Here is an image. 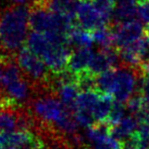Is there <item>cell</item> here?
Masks as SVG:
<instances>
[{"label":"cell","mask_w":149,"mask_h":149,"mask_svg":"<svg viewBox=\"0 0 149 149\" xmlns=\"http://www.w3.org/2000/svg\"><path fill=\"white\" fill-rule=\"evenodd\" d=\"M0 149H13V148H5V147H1V146H0Z\"/></svg>","instance_id":"603a6c76"},{"label":"cell","mask_w":149,"mask_h":149,"mask_svg":"<svg viewBox=\"0 0 149 149\" xmlns=\"http://www.w3.org/2000/svg\"><path fill=\"white\" fill-rule=\"evenodd\" d=\"M125 111H126V107L124 106V103L114 101L112 109L109 113L107 122H106V125H108L109 127H112L114 125L118 124L125 118Z\"/></svg>","instance_id":"9a60e30c"},{"label":"cell","mask_w":149,"mask_h":149,"mask_svg":"<svg viewBox=\"0 0 149 149\" xmlns=\"http://www.w3.org/2000/svg\"><path fill=\"white\" fill-rule=\"evenodd\" d=\"M13 1V4H19V5H26L28 2H30V1H32L33 2L34 0H11Z\"/></svg>","instance_id":"7402d4cb"},{"label":"cell","mask_w":149,"mask_h":149,"mask_svg":"<svg viewBox=\"0 0 149 149\" xmlns=\"http://www.w3.org/2000/svg\"><path fill=\"white\" fill-rule=\"evenodd\" d=\"M74 17L77 26L90 32L107 25L96 9L92 0H78Z\"/></svg>","instance_id":"8992f818"},{"label":"cell","mask_w":149,"mask_h":149,"mask_svg":"<svg viewBox=\"0 0 149 149\" xmlns=\"http://www.w3.org/2000/svg\"><path fill=\"white\" fill-rule=\"evenodd\" d=\"M93 54L91 48H76L70 53L68 70L76 76L88 72Z\"/></svg>","instance_id":"ba28073f"},{"label":"cell","mask_w":149,"mask_h":149,"mask_svg":"<svg viewBox=\"0 0 149 149\" xmlns=\"http://www.w3.org/2000/svg\"><path fill=\"white\" fill-rule=\"evenodd\" d=\"M46 3L47 6L54 13L74 17L78 1L77 0H46Z\"/></svg>","instance_id":"5bb4252c"},{"label":"cell","mask_w":149,"mask_h":149,"mask_svg":"<svg viewBox=\"0 0 149 149\" xmlns=\"http://www.w3.org/2000/svg\"><path fill=\"white\" fill-rule=\"evenodd\" d=\"M139 89H140L141 93H142L145 107L149 110V77L142 74V77H141L140 80V87H139Z\"/></svg>","instance_id":"ac0fdd59"},{"label":"cell","mask_w":149,"mask_h":149,"mask_svg":"<svg viewBox=\"0 0 149 149\" xmlns=\"http://www.w3.org/2000/svg\"><path fill=\"white\" fill-rule=\"evenodd\" d=\"M137 15L146 27H149V0H137Z\"/></svg>","instance_id":"2e32d148"},{"label":"cell","mask_w":149,"mask_h":149,"mask_svg":"<svg viewBox=\"0 0 149 149\" xmlns=\"http://www.w3.org/2000/svg\"><path fill=\"white\" fill-rule=\"evenodd\" d=\"M87 129L88 149H120V144L111 136L108 125L96 124Z\"/></svg>","instance_id":"52a82bcc"},{"label":"cell","mask_w":149,"mask_h":149,"mask_svg":"<svg viewBox=\"0 0 149 149\" xmlns=\"http://www.w3.org/2000/svg\"><path fill=\"white\" fill-rule=\"evenodd\" d=\"M27 47L42 58L53 74L68 70L72 50L66 36L47 35L33 31L29 34Z\"/></svg>","instance_id":"6da1fadb"},{"label":"cell","mask_w":149,"mask_h":149,"mask_svg":"<svg viewBox=\"0 0 149 149\" xmlns=\"http://www.w3.org/2000/svg\"><path fill=\"white\" fill-rule=\"evenodd\" d=\"M19 108H0V133L17 131Z\"/></svg>","instance_id":"7c38bea8"},{"label":"cell","mask_w":149,"mask_h":149,"mask_svg":"<svg viewBox=\"0 0 149 149\" xmlns=\"http://www.w3.org/2000/svg\"><path fill=\"white\" fill-rule=\"evenodd\" d=\"M30 8L15 4L0 13V50L11 54L25 46L29 37Z\"/></svg>","instance_id":"7a4b0ae2"},{"label":"cell","mask_w":149,"mask_h":149,"mask_svg":"<svg viewBox=\"0 0 149 149\" xmlns=\"http://www.w3.org/2000/svg\"><path fill=\"white\" fill-rule=\"evenodd\" d=\"M114 47L116 49L125 47L139 40L145 33L147 27L141 21L133 19L126 23L112 25Z\"/></svg>","instance_id":"5b68a950"},{"label":"cell","mask_w":149,"mask_h":149,"mask_svg":"<svg viewBox=\"0 0 149 149\" xmlns=\"http://www.w3.org/2000/svg\"><path fill=\"white\" fill-rule=\"evenodd\" d=\"M39 124L40 131H48L54 133V127L70 110L62 104L57 96L51 92L44 93L30 101L28 106Z\"/></svg>","instance_id":"3957f363"},{"label":"cell","mask_w":149,"mask_h":149,"mask_svg":"<svg viewBox=\"0 0 149 149\" xmlns=\"http://www.w3.org/2000/svg\"><path fill=\"white\" fill-rule=\"evenodd\" d=\"M137 15V0H116L112 22L113 25L135 19Z\"/></svg>","instance_id":"9c48e42d"},{"label":"cell","mask_w":149,"mask_h":149,"mask_svg":"<svg viewBox=\"0 0 149 149\" xmlns=\"http://www.w3.org/2000/svg\"><path fill=\"white\" fill-rule=\"evenodd\" d=\"M138 127V120L135 116H125L118 124L110 127V134L116 141H120L134 134Z\"/></svg>","instance_id":"30bf717a"},{"label":"cell","mask_w":149,"mask_h":149,"mask_svg":"<svg viewBox=\"0 0 149 149\" xmlns=\"http://www.w3.org/2000/svg\"><path fill=\"white\" fill-rule=\"evenodd\" d=\"M70 46L76 48H91L94 44L92 32L87 31L79 26H74L68 34Z\"/></svg>","instance_id":"8fae6325"},{"label":"cell","mask_w":149,"mask_h":149,"mask_svg":"<svg viewBox=\"0 0 149 149\" xmlns=\"http://www.w3.org/2000/svg\"><path fill=\"white\" fill-rule=\"evenodd\" d=\"M94 43L97 44L100 49H106V48L114 47L113 41V32L112 28L109 25L102 26L92 31Z\"/></svg>","instance_id":"4fadbf2b"},{"label":"cell","mask_w":149,"mask_h":149,"mask_svg":"<svg viewBox=\"0 0 149 149\" xmlns=\"http://www.w3.org/2000/svg\"><path fill=\"white\" fill-rule=\"evenodd\" d=\"M10 54H5L2 53L0 54V90H1V80H2V74H3V68H4V62L6 60L7 56Z\"/></svg>","instance_id":"d6986e66"},{"label":"cell","mask_w":149,"mask_h":149,"mask_svg":"<svg viewBox=\"0 0 149 149\" xmlns=\"http://www.w3.org/2000/svg\"><path fill=\"white\" fill-rule=\"evenodd\" d=\"M22 149H46V144H45V141L42 140L40 143L35 145H29V146H26Z\"/></svg>","instance_id":"ffe728a7"},{"label":"cell","mask_w":149,"mask_h":149,"mask_svg":"<svg viewBox=\"0 0 149 149\" xmlns=\"http://www.w3.org/2000/svg\"><path fill=\"white\" fill-rule=\"evenodd\" d=\"M118 144H120V149H142L140 139L136 132L131 136L118 141Z\"/></svg>","instance_id":"e0dca14e"},{"label":"cell","mask_w":149,"mask_h":149,"mask_svg":"<svg viewBox=\"0 0 149 149\" xmlns=\"http://www.w3.org/2000/svg\"><path fill=\"white\" fill-rule=\"evenodd\" d=\"M140 70H141V74L143 76H147L149 77V61L144 62L140 65Z\"/></svg>","instance_id":"44dd1931"},{"label":"cell","mask_w":149,"mask_h":149,"mask_svg":"<svg viewBox=\"0 0 149 149\" xmlns=\"http://www.w3.org/2000/svg\"><path fill=\"white\" fill-rule=\"evenodd\" d=\"M17 63L19 64L25 77L31 82L34 89L52 90L53 74L45 62L29 47L24 46L17 52Z\"/></svg>","instance_id":"277c9868"}]
</instances>
